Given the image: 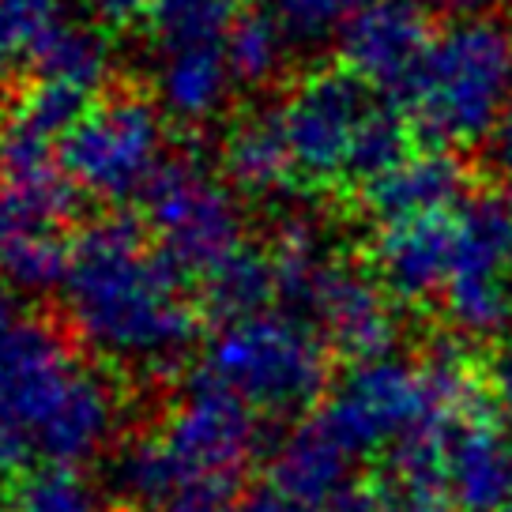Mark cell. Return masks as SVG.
Returning a JSON list of instances; mask_svg holds the SVG:
<instances>
[{
  "label": "cell",
  "instance_id": "cell-1",
  "mask_svg": "<svg viewBox=\"0 0 512 512\" xmlns=\"http://www.w3.org/2000/svg\"><path fill=\"white\" fill-rule=\"evenodd\" d=\"M147 223L106 211L72 241L64 305L80 339L102 358L170 366L189 351L200 317L181 294V275L147 249Z\"/></svg>",
  "mask_w": 512,
  "mask_h": 512
},
{
  "label": "cell",
  "instance_id": "cell-2",
  "mask_svg": "<svg viewBox=\"0 0 512 512\" xmlns=\"http://www.w3.org/2000/svg\"><path fill=\"white\" fill-rule=\"evenodd\" d=\"M113 430L117 400L106 377L0 283V433L23 452L72 467L98 456Z\"/></svg>",
  "mask_w": 512,
  "mask_h": 512
},
{
  "label": "cell",
  "instance_id": "cell-3",
  "mask_svg": "<svg viewBox=\"0 0 512 512\" xmlns=\"http://www.w3.org/2000/svg\"><path fill=\"white\" fill-rule=\"evenodd\" d=\"M392 102L430 147L494 140L512 106V23L501 16L448 23Z\"/></svg>",
  "mask_w": 512,
  "mask_h": 512
},
{
  "label": "cell",
  "instance_id": "cell-4",
  "mask_svg": "<svg viewBox=\"0 0 512 512\" xmlns=\"http://www.w3.org/2000/svg\"><path fill=\"white\" fill-rule=\"evenodd\" d=\"M208 373L268 415H298L328 384V343L294 313H260L223 324L211 339Z\"/></svg>",
  "mask_w": 512,
  "mask_h": 512
},
{
  "label": "cell",
  "instance_id": "cell-5",
  "mask_svg": "<svg viewBox=\"0 0 512 512\" xmlns=\"http://www.w3.org/2000/svg\"><path fill=\"white\" fill-rule=\"evenodd\" d=\"M140 204L155 249L181 279H204L241 245L238 196L189 147L159 162Z\"/></svg>",
  "mask_w": 512,
  "mask_h": 512
},
{
  "label": "cell",
  "instance_id": "cell-6",
  "mask_svg": "<svg viewBox=\"0 0 512 512\" xmlns=\"http://www.w3.org/2000/svg\"><path fill=\"white\" fill-rule=\"evenodd\" d=\"M57 159L72 185L98 200L121 204L144 196L166 159L159 106L140 91H113L57 144Z\"/></svg>",
  "mask_w": 512,
  "mask_h": 512
},
{
  "label": "cell",
  "instance_id": "cell-7",
  "mask_svg": "<svg viewBox=\"0 0 512 512\" xmlns=\"http://www.w3.org/2000/svg\"><path fill=\"white\" fill-rule=\"evenodd\" d=\"M317 422L332 433L347 456H373L392 445V452L415 433L452 418L437 407L422 366L400 358L358 362L324 400Z\"/></svg>",
  "mask_w": 512,
  "mask_h": 512
},
{
  "label": "cell",
  "instance_id": "cell-8",
  "mask_svg": "<svg viewBox=\"0 0 512 512\" xmlns=\"http://www.w3.org/2000/svg\"><path fill=\"white\" fill-rule=\"evenodd\" d=\"M166 460L189 490H230L234 479L249 467L260 441L253 407L234 396L208 369L196 373L166 426L155 433Z\"/></svg>",
  "mask_w": 512,
  "mask_h": 512
},
{
  "label": "cell",
  "instance_id": "cell-9",
  "mask_svg": "<svg viewBox=\"0 0 512 512\" xmlns=\"http://www.w3.org/2000/svg\"><path fill=\"white\" fill-rule=\"evenodd\" d=\"M384 98L347 68H320L305 76L279 106L298 177L313 185L351 181L358 140Z\"/></svg>",
  "mask_w": 512,
  "mask_h": 512
},
{
  "label": "cell",
  "instance_id": "cell-10",
  "mask_svg": "<svg viewBox=\"0 0 512 512\" xmlns=\"http://www.w3.org/2000/svg\"><path fill=\"white\" fill-rule=\"evenodd\" d=\"M445 313L464 336H497L512 324V196H467Z\"/></svg>",
  "mask_w": 512,
  "mask_h": 512
},
{
  "label": "cell",
  "instance_id": "cell-11",
  "mask_svg": "<svg viewBox=\"0 0 512 512\" xmlns=\"http://www.w3.org/2000/svg\"><path fill=\"white\" fill-rule=\"evenodd\" d=\"M294 317L313 320L320 339L332 351L358 362L388 358L400 339V324L388 302V290L362 268H351L343 260H328V268L317 275Z\"/></svg>",
  "mask_w": 512,
  "mask_h": 512
},
{
  "label": "cell",
  "instance_id": "cell-12",
  "mask_svg": "<svg viewBox=\"0 0 512 512\" xmlns=\"http://www.w3.org/2000/svg\"><path fill=\"white\" fill-rule=\"evenodd\" d=\"M456 245H460V208L377 226L369 245L373 279L396 302H437L445 298L448 279H452Z\"/></svg>",
  "mask_w": 512,
  "mask_h": 512
},
{
  "label": "cell",
  "instance_id": "cell-13",
  "mask_svg": "<svg viewBox=\"0 0 512 512\" xmlns=\"http://www.w3.org/2000/svg\"><path fill=\"white\" fill-rule=\"evenodd\" d=\"M430 12L415 0H373L339 34V68L381 95H396L430 49Z\"/></svg>",
  "mask_w": 512,
  "mask_h": 512
},
{
  "label": "cell",
  "instance_id": "cell-14",
  "mask_svg": "<svg viewBox=\"0 0 512 512\" xmlns=\"http://www.w3.org/2000/svg\"><path fill=\"white\" fill-rule=\"evenodd\" d=\"M445 494L460 512L512 505V430L486 415L460 418L445 441Z\"/></svg>",
  "mask_w": 512,
  "mask_h": 512
},
{
  "label": "cell",
  "instance_id": "cell-15",
  "mask_svg": "<svg viewBox=\"0 0 512 512\" xmlns=\"http://www.w3.org/2000/svg\"><path fill=\"white\" fill-rule=\"evenodd\" d=\"M467 200V170L445 147L407 151L392 170L362 185V204L381 226L452 211Z\"/></svg>",
  "mask_w": 512,
  "mask_h": 512
},
{
  "label": "cell",
  "instance_id": "cell-16",
  "mask_svg": "<svg viewBox=\"0 0 512 512\" xmlns=\"http://www.w3.org/2000/svg\"><path fill=\"white\" fill-rule=\"evenodd\" d=\"M219 166H223V181L241 196L268 200V196L287 192L298 170H294V155L287 144L283 113L253 110L238 117L226 132Z\"/></svg>",
  "mask_w": 512,
  "mask_h": 512
},
{
  "label": "cell",
  "instance_id": "cell-17",
  "mask_svg": "<svg viewBox=\"0 0 512 512\" xmlns=\"http://www.w3.org/2000/svg\"><path fill=\"white\" fill-rule=\"evenodd\" d=\"M347 467L351 456L332 441V433L320 426L317 418L290 430L272 452V486L302 509H324L336 501L347 486Z\"/></svg>",
  "mask_w": 512,
  "mask_h": 512
},
{
  "label": "cell",
  "instance_id": "cell-18",
  "mask_svg": "<svg viewBox=\"0 0 512 512\" xmlns=\"http://www.w3.org/2000/svg\"><path fill=\"white\" fill-rule=\"evenodd\" d=\"M31 68L34 80L46 83H68L95 95L98 83L106 80L110 68V46L106 34L95 23L72 19L68 12H57L31 42Z\"/></svg>",
  "mask_w": 512,
  "mask_h": 512
},
{
  "label": "cell",
  "instance_id": "cell-19",
  "mask_svg": "<svg viewBox=\"0 0 512 512\" xmlns=\"http://www.w3.org/2000/svg\"><path fill=\"white\" fill-rule=\"evenodd\" d=\"M279 298V275L268 249L241 241L230 256H223L204 279H200V302L204 313L223 324L253 320L272 313L268 305Z\"/></svg>",
  "mask_w": 512,
  "mask_h": 512
},
{
  "label": "cell",
  "instance_id": "cell-20",
  "mask_svg": "<svg viewBox=\"0 0 512 512\" xmlns=\"http://www.w3.org/2000/svg\"><path fill=\"white\" fill-rule=\"evenodd\" d=\"M230 64L223 46H189L162 53L159 64V98L166 113L181 121H208L223 110L230 95Z\"/></svg>",
  "mask_w": 512,
  "mask_h": 512
},
{
  "label": "cell",
  "instance_id": "cell-21",
  "mask_svg": "<svg viewBox=\"0 0 512 512\" xmlns=\"http://www.w3.org/2000/svg\"><path fill=\"white\" fill-rule=\"evenodd\" d=\"M238 0H155L147 27L159 38V49H189V46H223L234 19Z\"/></svg>",
  "mask_w": 512,
  "mask_h": 512
},
{
  "label": "cell",
  "instance_id": "cell-22",
  "mask_svg": "<svg viewBox=\"0 0 512 512\" xmlns=\"http://www.w3.org/2000/svg\"><path fill=\"white\" fill-rule=\"evenodd\" d=\"M287 38L279 31L272 12H241L226 34V64L230 76L241 87H264L279 76L283 57H287Z\"/></svg>",
  "mask_w": 512,
  "mask_h": 512
},
{
  "label": "cell",
  "instance_id": "cell-23",
  "mask_svg": "<svg viewBox=\"0 0 512 512\" xmlns=\"http://www.w3.org/2000/svg\"><path fill=\"white\" fill-rule=\"evenodd\" d=\"M4 512H106V505L76 467L49 464L16 482Z\"/></svg>",
  "mask_w": 512,
  "mask_h": 512
},
{
  "label": "cell",
  "instance_id": "cell-24",
  "mask_svg": "<svg viewBox=\"0 0 512 512\" xmlns=\"http://www.w3.org/2000/svg\"><path fill=\"white\" fill-rule=\"evenodd\" d=\"M72 264V245L61 234H27L0 249V279L12 290H53L64 287Z\"/></svg>",
  "mask_w": 512,
  "mask_h": 512
},
{
  "label": "cell",
  "instance_id": "cell-25",
  "mask_svg": "<svg viewBox=\"0 0 512 512\" xmlns=\"http://www.w3.org/2000/svg\"><path fill=\"white\" fill-rule=\"evenodd\" d=\"M373 0H268V12L279 23L287 46L313 49L332 42L347 31L358 12H366Z\"/></svg>",
  "mask_w": 512,
  "mask_h": 512
},
{
  "label": "cell",
  "instance_id": "cell-26",
  "mask_svg": "<svg viewBox=\"0 0 512 512\" xmlns=\"http://www.w3.org/2000/svg\"><path fill=\"white\" fill-rule=\"evenodd\" d=\"M117 486H121V494L128 501L147 505V509L151 505H170L174 497L185 494V486L174 475V467L166 460L162 445L155 441V433L140 437L136 445H128L121 452V460H117Z\"/></svg>",
  "mask_w": 512,
  "mask_h": 512
},
{
  "label": "cell",
  "instance_id": "cell-27",
  "mask_svg": "<svg viewBox=\"0 0 512 512\" xmlns=\"http://www.w3.org/2000/svg\"><path fill=\"white\" fill-rule=\"evenodd\" d=\"M91 106H95L91 91L68 87V83L34 80L31 91H23V98H19L16 117H23L27 125H34L38 132H46V136H57V144H61L64 136L91 113Z\"/></svg>",
  "mask_w": 512,
  "mask_h": 512
},
{
  "label": "cell",
  "instance_id": "cell-28",
  "mask_svg": "<svg viewBox=\"0 0 512 512\" xmlns=\"http://www.w3.org/2000/svg\"><path fill=\"white\" fill-rule=\"evenodd\" d=\"M49 19H38L31 12H19L12 4L0 0V76H8L16 68L19 57L31 53L34 34L46 27Z\"/></svg>",
  "mask_w": 512,
  "mask_h": 512
},
{
  "label": "cell",
  "instance_id": "cell-29",
  "mask_svg": "<svg viewBox=\"0 0 512 512\" xmlns=\"http://www.w3.org/2000/svg\"><path fill=\"white\" fill-rule=\"evenodd\" d=\"M83 8L91 12L95 27L102 31H128V27L151 19L155 0H83Z\"/></svg>",
  "mask_w": 512,
  "mask_h": 512
},
{
  "label": "cell",
  "instance_id": "cell-30",
  "mask_svg": "<svg viewBox=\"0 0 512 512\" xmlns=\"http://www.w3.org/2000/svg\"><path fill=\"white\" fill-rule=\"evenodd\" d=\"M418 8L426 12H437V16H448V23L456 19H486L494 16L505 0H415Z\"/></svg>",
  "mask_w": 512,
  "mask_h": 512
},
{
  "label": "cell",
  "instance_id": "cell-31",
  "mask_svg": "<svg viewBox=\"0 0 512 512\" xmlns=\"http://www.w3.org/2000/svg\"><path fill=\"white\" fill-rule=\"evenodd\" d=\"M490 381H494V392H497V400H501V407H505L512 418V324L505 328L501 343H497L494 362H490Z\"/></svg>",
  "mask_w": 512,
  "mask_h": 512
},
{
  "label": "cell",
  "instance_id": "cell-32",
  "mask_svg": "<svg viewBox=\"0 0 512 512\" xmlns=\"http://www.w3.org/2000/svg\"><path fill=\"white\" fill-rule=\"evenodd\" d=\"M155 512H238L230 509V490H189V494L174 497L170 505Z\"/></svg>",
  "mask_w": 512,
  "mask_h": 512
},
{
  "label": "cell",
  "instance_id": "cell-33",
  "mask_svg": "<svg viewBox=\"0 0 512 512\" xmlns=\"http://www.w3.org/2000/svg\"><path fill=\"white\" fill-rule=\"evenodd\" d=\"M490 162H494L497 174L512 185V106H509V113L501 117L494 140H490Z\"/></svg>",
  "mask_w": 512,
  "mask_h": 512
},
{
  "label": "cell",
  "instance_id": "cell-34",
  "mask_svg": "<svg viewBox=\"0 0 512 512\" xmlns=\"http://www.w3.org/2000/svg\"><path fill=\"white\" fill-rule=\"evenodd\" d=\"M238 512H309V509H302L298 501H290L287 494H279L275 486H264V490H253V494L245 497L238 505Z\"/></svg>",
  "mask_w": 512,
  "mask_h": 512
},
{
  "label": "cell",
  "instance_id": "cell-35",
  "mask_svg": "<svg viewBox=\"0 0 512 512\" xmlns=\"http://www.w3.org/2000/svg\"><path fill=\"white\" fill-rule=\"evenodd\" d=\"M320 512H388V509H384V497L369 494V490H351V486H347L336 501H328Z\"/></svg>",
  "mask_w": 512,
  "mask_h": 512
},
{
  "label": "cell",
  "instance_id": "cell-36",
  "mask_svg": "<svg viewBox=\"0 0 512 512\" xmlns=\"http://www.w3.org/2000/svg\"><path fill=\"white\" fill-rule=\"evenodd\" d=\"M4 4H12L19 12H31V16H38V19H53L57 12H64L61 0H4Z\"/></svg>",
  "mask_w": 512,
  "mask_h": 512
},
{
  "label": "cell",
  "instance_id": "cell-37",
  "mask_svg": "<svg viewBox=\"0 0 512 512\" xmlns=\"http://www.w3.org/2000/svg\"><path fill=\"white\" fill-rule=\"evenodd\" d=\"M19 460H23V448H19L16 441H8V437L0 433V479H4V475H8V471L19 464Z\"/></svg>",
  "mask_w": 512,
  "mask_h": 512
},
{
  "label": "cell",
  "instance_id": "cell-38",
  "mask_svg": "<svg viewBox=\"0 0 512 512\" xmlns=\"http://www.w3.org/2000/svg\"><path fill=\"white\" fill-rule=\"evenodd\" d=\"M505 512H512V505H509V509H505Z\"/></svg>",
  "mask_w": 512,
  "mask_h": 512
}]
</instances>
